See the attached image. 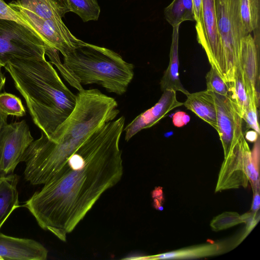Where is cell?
Returning <instances> with one entry per match:
<instances>
[{
  "label": "cell",
  "instance_id": "obj_1",
  "mask_svg": "<svg viewBox=\"0 0 260 260\" xmlns=\"http://www.w3.org/2000/svg\"><path fill=\"white\" fill-rule=\"evenodd\" d=\"M124 122L121 116L96 129L23 205L42 229L66 242L101 196L121 180Z\"/></svg>",
  "mask_w": 260,
  "mask_h": 260
},
{
  "label": "cell",
  "instance_id": "obj_2",
  "mask_svg": "<svg viewBox=\"0 0 260 260\" xmlns=\"http://www.w3.org/2000/svg\"><path fill=\"white\" fill-rule=\"evenodd\" d=\"M76 95L74 109L52 136L42 132L24 152V178L30 184H44L52 179L92 133L119 113L116 101L97 89H83Z\"/></svg>",
  "mask_w": 260,
  "mask_h": 260
},
{
  "label": "cell",
  "instance_id": "obj_3",
  "mask_svg": "<svg viewBox=\"0 0 260 260\" xmlns=\"http://www.w3.org/2000/svg\"><path fill=\"white\" fill-rule=\"evenodd\" d=\"M4 68L25 99L35 124L50 138L73 112L77 95L46 58L14 59Z\"/></svg>",
  "mask_w": 260,
  "mask_h": 260
},
{
  "label": "cell",
  "instance_id": "obj_4",
  "mask_svg": "<svg viewBox=\"0 0 260 260\" xmlns=\"http://www.w3.org/2000/svg\"><path fill=\"white\" fill-rule=\"evenodd\" d=\"M63 56V64L77 83L97 84L117 95L126 91L134 76V65L119 54L83 41Z\"/></svg>",
  "mask_w": 260,
  "mask_h": 260
},
{
  "label": "cell",
  "instance_id": "obj_5",
  "mask_svg": "<svg viewBox=\"0 0 260 260\" xmlns=\"http://www.w3.org/2000/svg\"><path fill=\"white\" fill-rule=\"evenodd\" d=\"M258 154H252L244 134L230 150L221 165L215 192L246 187L250 182L253 193L259 190Z\"/></svg>",
  "mask_w": 260,
  "mask_h": 260
},
{
  "label": "cell",
  "instance_id": "obj_6",
  "mask_svg": "<svg viewBox=\"0 0 260 260\" xmlns=\"http://www.w3.org/2000/svg\"><path fill=\"white\" fill-rule=\"evenodd\" d=\"M240 0H215L217 23L224 57L226 80L233 81L239 63L241 41L248 35L240 14Z\"/></svg>",
  "mask_w": 260,
  "mask_h": 260
},
{
  "label": "cell",
  "instance_id": "obj_7",
  "mask_svg": "<svg viewBox=\"0 0 260 260\" xmlns=\"http://www.w3.org/2000/svg\"><path fill=\"white\" fill-rule=\"evenodd\" d=\"M47 45L32 30L15 21L0 18V66L14 59L45 58Z\"/></svg>",
  "mask_w": 260,
  "mask_h": 260
},
{
  "label": "cell",
  "instance_id": "obj_8",
  "mask_svg": "<svg viewBox=\"0 0 260 260\" xmlns=\"http://www.w3.org/2000/svg\"><path fill=\"white\" fill-rule=\"evenodd\" d=\"M197 39L207 56L211 67L226 82L224 54L218 32L215 0H202L201 22L196 26Z\"/></svg>",
  "mask_w": 260,
  "mask_h": 260
},
{
  "label": "cell",
  "instance_id": "obj_9",
  "mask_svg": "<svg viewBox=\"0 0 260 260\" xmlns=\"http://www.w3.org/2000/svg\"><path fill=\"white\" fill-rule=\"evenodd\" d=\"M8 5L31 24L47 48L55 49L62 55L82 41L74 36L64 23L44 19L17 1H12Z\"/></svg>",
  "mask_w": 260,
  "mask_h": 260
},
{
  "label": "cell",
  "instance_id": "obj_10",
  "mask_svg": "<svg viewBox=\"0 0 260 260\" xmlns=\"http://www.w3.org/2000/svg\"><path fill=\"white\" fill-rule=\"evenodd\" d=\"M33 141L24 120L7 123L2 128L0 133V167L3 175L14 172Z\"/></svg>",
  "mask_w": 260,
  "mask_h": 260
},
{
  "label": "cell",
  "instance_id": "obj_11",
  "mask_svg": "<svg viewBox=\"0 0 260 260\" xmlns=\"http://www.w3.org/2000/svg\"><path fill=\"white\" fill-rule=\"evenodd\" d=\"M217 113V132L225 157L232 148L244 134L242 118L228 96L213 92Z\"/></svg>",
  "mask_w": 260,
  "mask_h": 260
},
{
  "label": "cell",
  "instance_id": "obj_12",
  "mask_svg": "<svg viewBox=\"0 0 260 260\" xmlns=\"http://www.w3.org/2000/svg\"><path fill=\"white\" fill-rule=\"evenodd\" d=\"M239 65L249 99L259 105V39L250 34L241 41Z\"/></svg>",
  "mask_w": 260,
  "mask_h": 260
},
{
  "label": "cell",
  "instance_id": "obj_13",
  "mask_svg": "<svg viewBox=\"0 0 260 260\" xmlns=\"http://www.w3.org/2000/svg\"><path fill=\"white\" fill-rule=\"evenodd\" d=\"M182 105L183 103L177 99L176 91H163L160 98L153 107L139 114L124 127L125 140L128 141L140 131L153 126L173 109Z\"/></svg>",
  "mask_w": 260,
  "mask_h": 260
},
{
  "label": "cell",
  "instance_id": "obj_14",
  "mask_svg": "<svg viewBox=\"0 0 260 260\" xmlns=\"http://www.w3.org/2000/svg\"><path fill=\"white\" fill-rule=\"evenodd\" d=\"M47 256V249L34 240L0 233V260H45Z\"/></svg>",
  "mask_w": 260,
  "mask_h": 260
},
{
  "label": "cell",
  "instance_id": "obj_15",
  "mask_svg": "<svg viewBox=\"0 0 260 260\" xmlns=\"http://www.w3.org/2000/svg\"><path fill=\"white\" fill-rule=\"evenodd\" d=\"M224 246L220 243L209 242L192 246L152 255L134 257L133 259H185L212 256L220 254L224 251Z\"/></svg>",
  "mask_w": 260,
  "mask_h": 260
},
{
  "label": "cell",
  "instance_id": "obj_16",
  "mask_svg": "<svg viewBox=\"0 0 260 260\" xmlns=\"http://www.w3.org/2000/svg\"><path fill=\"white\" fill-rule=\"evenodd\" d=\"M186 96L183 105L217 131V113L213 92L206 90L189 93Z\"/></svg>",
  "mask_w": 260,
  "mask_h": 260
},
{
  "label": "cell",
  "instance_id": "obj_17",
  "mask_svg": "<svg viewBox=\"0 0 260 260\" xmlns=\"http://www.w3.org/2000/svg\"><path fill=\"white\" fill-rule=\"evenodd\" d=\"M180 25L173 27L170 60L168 68L164 73L160 82L161 90H172L180 91L186 95L189 92L181 84L179 75V29Z\"/></svg>",
  "mask_w": 260,
  "mask_h": 260
},
{
  "label": "cell",
  "instance_id": "obj_18",
  "mask_svg": "<svg viewBox=\"0 0 260 260\" xmlns=\"http://www.w3.org/2000/svg\"><path fill=\"white\" fill-rule=\"evenodd\" d=\"M18 176L9 174L0 176V229L14 210L19 207L17 185Z\"/></svg>",
  "mask_w": 260,
  "mask_h": 260
},
{
  "label": "cell",
  "instance_id": "obj_19",
  "mask_svg": "<svg viewBox=\"0 0 260 260\" xmlns=\"http://www.w3.org/2000/svg\"><path fill=\"white\" fill-rule=\"evenodd\" d=\"M17 2L44 19L64 23L62 18L67 11L56 0H17Z\"/></svg>",
  "mask_w": 260,
  "mask_h": 260
},
{
  "label": "cell",
  "instance_id": "obj_20",
  "mask_svg": "<svg viewBox=\"0 0 260 260\" xmlns=\"http://www.w3.org/2000/svg\"><path fill=\"white\" fill-rule=\"evenodd\" d=\"M66 10L78 15L83 21L98 20L101 9L96 0H56Z\"/></svg>",
  "mask_w": 260,
  "mask_h": 260
},
{
  "label": "cell",
  "instance_id": "obj_21",
  "mask_svg": "<svg viewBox=\"0 0 260 260\" xmlns=\"http://www.w3.org/2000/svg\"><path fill=\"white\" fill-rule=\"evenodd\" d=\"M164 15L172 27L185 21H194L192 0H173L165 9Z\"/></svg>",
  "mask_w": 260,
  "mask_h": 260
},
{
  "label": "cell",
  "instance_id": "obj_22",
  "mask_svg": "<svg viewBox=\"0 0 260 260\" xmlns=\"http://www.w3.org/2000/svg\"><path fill=\"white\" fill-rule=\"evenodd\" d=\"M229 87V97L236 106L241 117L249 103V97L245 86L242 71L239 65L236 69L233 81L228 83Z\"/></svg>",
  "mask_w": 260,
  "mask_h": 260
},
{
  "label": "cell",
  "instance_id": "obj_23",
  "mask_svg": "<svg viewBox=\"0 0 260 260\" xmlns=\"http://www.w3.org/2000/svg\"><path fill=\"white\" fill-rule=\"evenodd\" d=\"M240 14L245 31L248 35L259 27V0H240Z\"/></svg>",
  "mask_w": 260,
  "mask_h": 260
},
{
  "label": "cell",
  "instance_id": "obj_24",
  "mask_svg": "<svg viewBox=\"0 0 260 260\" xmlns=\"http://www.w3.org/2000/svg\"><path fill=\"white\" fill-rule=\"evenodd\" d=\"M0 111L7 115L22 117L25 114L21 100L16 95L4 92L0 93Z\"/></svg>",
  "mask_w": 260,
  "mask_h": 260
},
{
  "label": "cell",
  "instance_id": "obj_25",
  "mask_svg": "<svg viewBox=\"0 0 260 260\" xmlns=\"http://www.w3.org/2000/svg\"><path fill=\"white\" fill-rule=\"evenodd\" d=\"M243 220L239 213L236 212L226 211L215 216L210 222L211 229L215 232L224 230L239 224Z\"/></svg>",
  "mask_w": 260,
  "mask_h": 260
},
{
  "label": "cell",
  "instance_id": "obj_26",
  "mask_svg": "<svg viewBox=\"0 0 260 260\" xmlns=\"http://www.w3.org/2000/svg\"><path fill=\"white\" fill-rule=\"evenodd\" d=\"M207 90L224 96H229V87L228 84L212 67L206 76Z\"/></svg>",
  "mask_w": 260,
  "mask_h": 260
},
{
  "label": "cell",
  "instance_id": "obj_27",
  "mask_svg": "<svg viewBox=\"0 0 260 260\" xmlns=\"http://www.w3.org/2000/svg\"><path fill=\"white\" fill-rule=\"evenodd\" d=\"M0 18L14 20L24 25L32 30L42 39L39 34L31 24L21 15L12 9L4 0H0Z\"/></svg>",
  "mask_w": 260,
  "mask_h": 260
},
{
  "label": "cell",
  "instance_id": "obj_28",
  "mask_svg": "<svg viewBox=\"0 0 260 260\" xmlns=\"http://www.w3.org/2000/svg\"><path fill=\"white\" fill-rule=\"evenodd\" d=\"M257 109L255 103L249 99L248 105L245 109L242 118L246 122L247 128L253 129L259 135Z\"/></svg>",
  "mask_w": 260,
  "mask_h": 260
},
{
  "label": "cell",
  "instance_id": "obj_29",
  "mask_svg": "<svg viewBox=\"0 0 260 260\" xmlns=\"http://www.w3.org/2000/svg\"><path fill=\"white\" fill-rule=\"evenodd\" d=\"M241 217L243 220V223L246 224V229L244 233L239 239L238 244L245 239L257 224L259 220L258 212L253 213L249 211L242 215Z\"/></svg>",
  "mask_w": 260,
  "mask_h": 260
},
{
  "label": "cell",
  "instance_id": "obj_30",
  "mask_svg": "<svg viewBox=\"0 0 260 260\" xmlns=\"http://www.w3.org/2000/svg\"><path fill=\"white\" fill-rule=\"evenodd\" d=\"M189 121L190 116L183 111H178L172 117L173 124L177 127L186 125Z\"/></svg>",
  "mask_w": 260,
  "mask_h": 260
},
{
  "label": "cell",
  "instance_id": "obj_31",
  "mask_svg": "<svg viewBox=\"0 0 260 260\" xmlns=\"http://www.w3.org/2000/svg\"><path fill=\"white\" fill-rule=\"evenodd\" d=\"M192 2L194 18L196 22V26H197L199 25L201 22L202 0H192Z\"/></svg>",
  "mask_w": 260,
  "mask_h": 260
},
{
  "label": "cell",
  "instance_id": "obj_32",
  "mask_svg": "<svg viewBox=\"0 0 260 260\" xmlns=\"http://www.w3.org/2000/svg\"><path fill=\"white\" fill-rule=\"evenodd\" d=\"M162 191L161 187H157L152 192V197L154 199V207L158 210H163L161 202L163 199Z\"/></svg>",
  "mask_w": 260,
  "mask_h": 260
},
{
  "label": "cell",
  "instance_id": "obj_33",
  "mask_svg": "<svg viewBox=\"0 0 260 260\" xmlns=\"http://www.w3.org/2000/svg\"><path fill=\"white\" fill-rule=\"evenodd\" d=\"M260 197L259 190H256L253 192V198L250 211L253 213H257L259 209Z\"/></svg>",
  "mask_w": 260,
  "mask_h": 260
},
{
  "label": "cell",
  "instance_id": "obj_34",
  "mask_svg": "<svg viewBox=\"0 0 260 260\" xmlns=\"http://www.w3.org/2000/svg\"><path fill=\"white\" fill-rule=\"evenodd\" d=\"M8 116V115H6L0 111V133H1L2 128L6 124H7ZM2 175H3V174H2V171L1 170V167H0V176H1Z\"/></svg>",
  "mask_w": 260,
  "mask_h": 260
},
{
  "label": "cell",
  "instance_id": "obj_35",
  "mask_svg": "<svg viewBox=\"0 0 260 260\" xmlns=\"http://www.w3.org/2000/svg\"><path fill=\"white\" fill-rule=\"evenodd\" d=\"M246 138L248 141L250 142H255L259 138V134H258L254 131H250L247 133Z\"/></svg>",
  "mask_w": 260,
  "mask_h": 260
},
{
  "label": "cell",
  "instance_id": "obj_36",
  "mask_svg": "<svg viewBox=\"0 0 260 260\" xmlns=\"http://www.w3.org/2000/svg\"><path fill=\"white\" fill-rule=\"evenodd\" d=\"M6 82V77L0 70V93L3 88L4 87Z\"/></svg>",
  "mask_w": 260,
  "mask_h": 260
}]
</instances>
